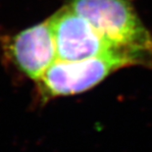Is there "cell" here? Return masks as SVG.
<instances>
[{"instance_id":"obj_1","label":"cell","mask_w":152,"mask_h":152,"mask_svg":"<svg viewBox=\"0 0 152 152\" xmlns=\"http://www.w3.org/2000/svg\"><path fill=\"white\" fill-rule=\"evenodd\" d=\"M68 6L117 47L143 62L152 54V35L128 0H71Z\"/></svg>"},{"instance_id":"obj_2","label":"cell","mask_w":152,"mask_h":152,"mask_svg":"<svg viewBox=\"0 0 152 152\" xmlns=\"http://www.w3.org/2000/svg\"><path fill=\"white\" fill-rule=\"evenodd\" d=\"M142 62L128 54H112L80 61H59L47 69L37 82L44 99L85 92L122 68Z\"/></svg>"},{"instance_id":"obj_3","label":"cell","mask_w":152,"mask_h":152,"mask_svg":"<svg viewBox=\"0 0 152 152\" xmlns=\"http://www.w3.org/2000/svg\"><path fill=\"white\" fill-rule=\"evenodd\" d=\"M48 22L59 61H80L112 54H128L137 57L110 42L69 6L55 13ZM137 58L143 63L140 58Z\"/></svg>"},{"instance_id":"obj_4","label":"cell","mask_w":152,"mask_h":152,"mask_svg":"<svg viewBox=\"0 0 152 152\" xmlns=\"http://www.w3.org/2000/svg\"><path fill=\"white\" fill-rule=\"evenodd\" d=\"M2 48L16 69L35 83L57 60L55 41L48 20L5 37Z\"/></svg>"}]
</instances>
